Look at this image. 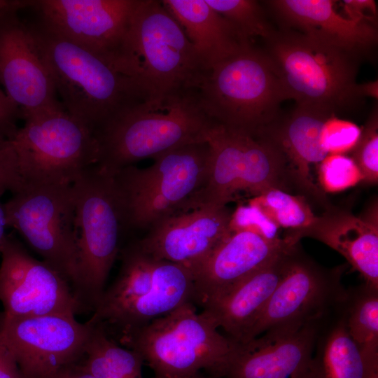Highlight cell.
<instances>
[{
  "mask_svg": "<svg viewBox=\"0 0 378 378\" xmlns=\"http://www.w3.org/2000/svg\"><path fill=\"white\" fill-rule=\"evenodd\" d=\"M346 268V263L321 265L298 243L282 279L241 343L273 328L303 325L330 315L346 296L342 277Z\"/></svg>",
  "mask_w": 378,
  "mask_h": 378,
  "instance_id": "cell-13",
  "label": "cell"
},
{
  "mask_svg": "<svg viewBox=\"0 0 378 378\" xmlns=\"http://www.w3.org/2000/svg\"><path fill=\"white\" fill-rule=\"evenodd\" d=\"M194 378H218V377H214V376H211V377H204V376H202L200 374H197V376H195Z\"/></svg>",
  "mask_w": 378,
  "mask_h": 378,
  "instance_id": "cell-43",
  "label": "cell"
},
{
  "mask_svg": "<svg viewBox=\"0 0 378 378\" xmlns=\"http://www.w3.org/2000/svg\"><path fill=\"white\" fill-rule=\"evenodd\" d=\"M214 124L200 106L195 90L144 100L118 113L94 133L99 147L96 165L113 176L141 160L207 142Z\"/></svg>",
  "mask_w": 378,
  "mask_h": 378,
  "instance_id": "cell-1",
  "label": "cell"
},
{
  "mask_svg": "<svg viewBox=\"0 0 378 378\" xmlns=\"http://www.w3.org/2000/svg\"><path fill=\"white\" fill-rule=\"evenodd\" d=\"M0 301L6 316L73 314L82 307L69 281L32 257L13 235L0 248Z\"/></svg>",
  "mask_w": 378,
  "mask_h": 378,
  "instance_id": "cell-17",
  "label": "cell"
},
{
  "mask_svg": "<svg viewBox=\"0 0 378 378\" xmlns=\"http://www.w3.org/2000/svg\"><path fill=\"white\" fill-rule=\"evenodd\" d=\"M334 115L296 105L289 114L280 115L255 135L268 139L283 155L293 189L324 211L333 204L326 192L314 183L311 167L328 155L321 144V133L327 119Z\"/></svg>",
  "mask_w": 378,
  "mask_h": 378,
  "instance_id": "cell-20",
  "label": "cell"
},
{
  "mask_svg": "<svg viewBox=\"0 0 378 378\" xmlns=\"http://www.w3.org/2000/svg\"><path fill=\"white\" fill-rule=\"evenodd\" d=\"M326 317L273 328L248 342L237 343L223 377L312 378L316 340Z\"/></svg>",
  "mask_w": 378,
  "mask_h": 378,
  "instance_id": "cell-18",
  "label": "cell"
},
{
  "mask_svg": "<svg viewBox=\"0 0 378 378\" xmlns=\"http://www.w3.org/2000/svg\"><path fill=\"white\" fill-rule=\"evenodd\" d=\"M296 239H316L341 254L364 283L378 288V206L374 200L360 216L351 209L332 205Z\"/></svg>",
  "mask_w": 378,
  "mask_h": 378,
  "instance_id": "cell-22",
  "label": "cell"
},
{
  "mask_svg": "<svg viewBox=\"0 0 378 378\" xmlns=\"http://www.w3.org/2000/svg\"><path fill=\"white\" fill-rule=\"evenodd\" d=\"M52 378H56V377H52Z\"/></svg>",
  "mask_w": 378,
  "mask_h": 378,
  "instance_id": "cell-44",
  "label": "cell"
},
{
  "mask_svg": "<svg viewBox=\"0 0 378 378\" xmlns=\"http://www.w3.org/2000/svg\"><path fill=\"white\" fill-rule=\"evenodd\" d=\"M319 186L324 192H337L361 182L354 160L344 154H329L318 167Z\"/></svg>",
  "mask_w": 378,
  "mask_h": 378,
  "instance_id": "cell-32",
  "label": "cell"
},
{
  "mask_svg": "<svg viewBox=\"0 0 378 378\" xmlns=\"http://www.w3.org/2000/svg\"><path fill=\"white\" fill-rule=\"evenodd\" d=\"M206 72L162 1L139 0L126 39L125 74L135 81L144 99L196 90Z\"/></svg>",
  "mask_w": 378,
  "mask_h": 378,
  "instance_id": "cell-5",
  "label": "cell"
},
{
  "mask_svg": "<svg viewBox=\"0 0 378 378\" xmlns=\"http://www.w3.org/2000/svg\"><path fill=\"white\" fill-rule=\"evenodd\" d=\"M56 378H95L82 365H75L56 376Z\"/></svg>",
  "mask_w": 378,
  "mask_h": 378,
  "instance_id": "cell-39",
  "label": "cell"
},
{
  "mask_svg": "<svg viewBox=\"0 0 378 378\" xmlns=\"http://www.w3.org/2000/svg\"><path fill=\"white\" fill-rule=\"evenodd\" d=\"M297 244L284 236L270 241L249 231H231L192 271L195 302L202 305L223 293Z\"/></svg>",
  "mask_w": 378,
  "mask_h": 378,
  "instance_id": "cell-21",
  "label": "cell"
},
{
  "mask_svg": "<svg viewBox=\"0 0 378 378\" xmlns=\"http://www.w3.org/2000/svg\"><path fill=\"white\" fill-rule=\"evenodd\" d=\"M24 185L18 154L11 140L0 139V199L6 192L13 194Z\"/></svg>",
  "mask_w": 378,
  "mask_h": 378,
  "instance_id": "cell-35",
  "label": "cell"
},
{
  "mask_svg": "<svg viewBox=\"0 0 378 378\" xmlns=\"http://www.w3.org/2000/svg\"><path fill=\"white\" fill-rule=\"evenodd\" d=\"M3 204L7 226L74 286L78 251L71 184H25Z\"/></svg>",
  "mask_w": 378,
  "mask_h": 378,
  "instance_id": "cell-12",
  "label": "cell"
},
{
  "mask_svg": "<svg viewBox=\"0 0 378 378\" xmlns=\"http://www.w3.org/2000/svg\"><path fill=\"white\" fill-rule=\"evenodd\" d=\"M139 2V0H23V8L36 12L38 20L51 31L125 74L126 39Z\"/></svg>",
  "mask_w": 378,
  "mask_h": 378,
  "instance_id": "cell-14",
  "label": "cell"
},
{
  "mask_svg": "<svg viewBox=\"0 0 378 378\" xmlns=\"http://www.w3.org/2000/svg\"><path fill=\"white\" fill-rule=\"evenodd\" d=\"M345 17L377 27V8L372 0H345L342 1Z\"/></svg>",
  "mask_w": 378,
  "mask_h": 378,
  "instance_id": "cell-37",
  "label": "cell"
},
{
  "mask_svg": "<svg viewBox=\"0 0 378 378\" xmlns=\"http://www.w3.org/2000/svg\"><path fill=\"white\" fill-rule=\"evenodd\" d=\"M265 42L263 51L287 99L296 105L336 114L362 98L356 83V55L284 27Z\"/></svg>",
  "mask_w": 378,
  "mask_h": 378,
  "instance_id": "cell-4",
  "label": "cell"
},
{
  "mask_svg": "<svg viewBox=\"0 0 378 378\" xmlns=\"http://www.w3.org/2000/svg\"><path fill=\"white\" fill-rule=\"evenodd\" d=\"M268 5L283 27L298 29L360 57L377 43V27L336 12L331 0H272Z\"/></svg>",
  "mask_w": 378,
  "mask_h": 378,
  "instance_id": "cell-23",
  "label": "cell"
},
{
  "mask_svg": "<svg viewBox=\"0 0 378 378\" xmlns=\"http://www.w3.org/2000/svg\"><path fill=\"white\" fill-rule=\"evenodd\" d=\"M349 156L362 176L361 182L374 185L378 182V113L372 111Z\"/></svg>",
  "mask_w": 378,
  "mask_h": 378,
  "instance_id": "cell-31",
  "label": "cell"
},
{
  "mask_svg": "<svg viewBox=\"0 0 378 378\" xmlns=\"http://www.w3.org/2000/svg\"><path fill=\"white\" fill-rule=\"evenodd\" d=\"M6 214L4 204L0 201V248L6 237V227H7Z\"/></svg>",
  "mask_w": 378,
  "mask_h": 378,
  "instance_id": "cell-41",
  "label": "cell"
},
{
  "mask_svg": "<svg viewBox=\"0 0 378 378\" xmlns=\"http://www.w3.org/2000/svg\"><path fill=\"white\" fill-rule=\"evenodd\" d=\"M205 1L212 8L230 21L251 41L253 37H260L265 41L276 31L269 22L263 8L257 1Z\"/></svg>",
  "mask_w": 378,
  "mask_h": 378,
  "instance_id": "cell-30",
  "label": "cell"
},
{
  "mask_svg": "<svg viewBox=\"0 0 378 378\" xmlns=\"http://www.w3.org/2000/svg\"><path fill=\"white\" fill-rule=\"evenodd\" d=\"M209 156L207 142L192 144L154 158L148 167L129 165L114 174L127 227L150 228L181 213L206 181Z\"/></svg>",
  "mask_w": 378,
  "mask_h": 378,
  "instance_id": "cell-10",
  "label": "cell"
},
{
  "mask_svg": "<svg viewBox=\"0 0 378 378\" xmlns=\"http://www.w3.org/2000/svg\"><path fill=\"white\" fill-rule=\"evenodd\" d=\"M93 325L82 366L95 378H144L141 356L118 345L100 325Z\"/></svg>",
  "mask_w": 378,
  "mask_h": 378,
  "instance_id": "cell-28",
  "label": "cell"
},
{
  "mask_svg": "<svg viewBox=\"0 0 378 378\" xmlns=\"http://www.w3.org/2000/svg\"><path fill=\"white\" fill-rule=\"evenodd\" d=\"M361 129L351 121L330 116L326 121L321 133V144L328 154L350 152L356 144Z\"/></svg>",
  "mask_w": 378,
  "mask_h": 378,
  "instance_id": "cell-34",
  "label": "cell"
},
{
  "mask_svg": "<svg viewBox=\"0 0 378 378\" xmlns=\"http://www.w3.org/2000/svg\"><path fill=\"white\" fill-rule=\"evenodd\" d=\"M358 92L360 97H378V82L377 80L370 81L365 83L358 84Z\"/></svg>",
  "mask_w": 378,
  "mask_h": 378,
  "instance_id": "cell-40",
  "label": "cell"
},
{
  "mask_svg": "<svg viewBox=\"0 0 378 378\" xmlns=\"http://www.w3.org/2000/svg\"><path fill=\"white\" fill-rule=\"evenodd\" d=\"M8 1L7 0H0V10L8 5Z\"/></svg>",
  "mask_w": 378,
  "mask_h": 378,
  "instance_id": "cell-42",
  "label": "cell"
},
{
  "mask_svg": "<svg viewBox=\"0 0 378 378\" xmlns=\"http://www.w3.org/2000/svg\"><path fill=\"white\" fill-rule=\"evenodd\" d=\"M195 92L211 120L254 136L280 115L287 99L266 54L253 44L214 65Z\"/></svg>",
  "mask_w": 378,
  "mask_h": 378,
  "instance_id": "cell-7",
  "label": "cell"
},
{
  "mask_svg": "<svg viewBox=\"0 0 378 378\" xmlns=\"http://www.w3.org/2000/svg\"><path fill=\"white\" fill-rule=\"evenodd\" d=\"M296 245V244H295ZM294 245L202 306L226 336L241 343L282 279Z\"/></svg>",
  "mask_w": 378,
  "mask_h": 378,
  "instance_id": "cell-24",
  "label": "cell"
},
{
  "mask_svg": "<svg viewBox=\"0 0 378 378\" xmlns=\"http://www.w3.org/2000/svg\"><path fill=\"white\" fill-rule=\"evenodd\" d=\"M230 231H249L270 241H277L282 237L281 228L255 202L239 205L232 213L230 223Z\"/></svg>",
  "mask_w": 378,
  "mask_h": 378,
  "instance_id": "cell-33",
  "label": "cell"
},
{
  "mask_svg": "<svg viewBox=\"0 0 378 378\" xmlns=\"http://www.w3.org/2000/svg\"><path fill=\"white\" fill-rule=\"evenodd\" d=\"M208 71L214 65L253 44L205 0H163Z\"/></svg>",
  "mask_w": 378,
  "mask_h": 378,
  "instance_id": "cell-25",
  "label": "cell"
},
{
  "mask_svg": "<svg viewBox=\"0 0 378 378\" xmlns=\"http://www.w3.org/2000/svg\"><path fill=\"white\" fill-rule=\"evenodd\" d=\"M312 378H378V363L368 358L353 341L337 308L318 331Z\"/></svg>",
  "mask_w": 378,
  "mask_h": 378,
  "instance_id": "cell-26",
  "label": "cell"
},
{
  "mask_svg": "<svg viewBox=\"0 0 378 378\" xmlns=\"http://www.w3.org/2000/svg\"><path fill=\"white\" fill-rule=\"evenodd\" d=\"M11 140L25 184H72L96 165L94 133L64 108L27 117Z\"/></svg>",
  "mask_w": 378,
  "mask_h": 378,
  "instance_id": "cell-11",
  "label": "cell"
},
{
  "mask_svg": "<svg viewBox=\"0 0 378 378\" xmlns=\"http://www.w3.org/2000/svg\"><path fill=\"white\" fill-rule=\"evenodd\" d=\"M0 378H22L17 364L0 332Z\"/></svg>",
  "mask_w": 378,
  "mask_h": 378,
  "instance_id": "cell-38",
  "label": "cell"
},
{
  "mask_svg": "<svg viewBox=\"0 0 378 378\" xmlns=\"http://www.w3.org/2000/svg\"><path fill=\"white\" fill-rule=\"evenodd\" d=\"M94 325L73 314H3L0 332L22 378H52L83 358Z\"/></svg>",
  "mask_w": 378,
  "mask_h": 378,
  "instance_id": "cell-15",
  "label": "cell"
},
{
  "mask_svg": "<svg viewBox=\"0 0 378 378\" xmlns=\"http://www.w3.org/2000/svg\"><path fill=\"white\" fill-rule=\"evenodd\" d=\"M227 206H202L167 217L137 243L148 255L191 272L230 233Z\"/></svg>",
  "mask_w": 378,
  "mask_h": 378,
  "instance_id": "cell-19",
  "label": "cell"
},
{
  "mask_svg": "<svg viewBox=\"0 0 378 378\" xmlns=\"http://www.w3.org/2000/svg\"><path fill=\"white\" fill-rule=\"evenodd\" d=\"M195 298L188 268L152 258L136 241L122 249L118 276L104 290L89 321L111 328L121 342L182 304L195 302Z\"/></svg>",
  "mask_w": 378,
  "mask_h": 378,
  "instance_id": "cell-3",
  "label": "cell"
},
{
  "mask_svg": "<svg viewBox=\"0 0 378 378\" xmlns=\"http://www.w3.org/2000/svg\"><path fill=\"white\" fill-rule=\"evenodd\" d=\"M20 9L22 1L14 0L0 10V83L24 119L64 107Z\"/></svg>",
  "mask_w": 378,
  "mask_h": 378,
  "instance_id": "cell-16",
  "label": "cell"
},
{
  "mask_svg": "<svg viewBox=\"0 0 378 378\" xmlns=\"http://www.w3.org/2000/svg\"><path fill=\"white\" fill-rule=\"evenodd\" d=\"M257 204L281 229H285L284 236L294 242H300L295 236L310 226L315 220L308 201L301 195H294L280 189H270L253 197Z\"/></svg>",
  "mask_w": 378,
  "mask_h": 378,
  "instance_id": "cell-29",
  "label": "cell"
},
{
  "mask_svg": "<svg viewBox=\"0 0 378 378\" xmlns=\"http://www.w3.org/2000/svg\"><path fill=\"white\" fill-rule=\"evenodd\" d=\"M78 251L74 293L94 309L120 252L122 233L127 229L122 197L113 176L96 165L72 183Z\"/></svg>",
  "mask_w": 378,
  "mask_h": 378,
  "instance_id": "cell-8",
  "label": "cell"
},
{
  "mask_svg": "<svg viewBox=\"0 0 378 378\" xmlns=\"http://www.w3.org/2000/svg\"><path fill=\"white\" fill-rule=\"evenodd\" d=\"M20 118L22 119V113L20 107L0 88V139H13Z\"/></svg>",
  "mask_w": 378,
  "mask_h": 378,
  "instance_id": "cell-36",
  "label": "cell"
},
{
  "mask_svg": "<svg viewBox=\"0 0 378 378\" xmlns=\"http://www.w3.org/2000/svg\"><path fill=\"white\" fill-rule=\"evenodd\" d=\"M206 314L186 302L120 342L136 352L153 378H194L204 370L223 376L237 342L220 332Z\"/></svg>",
  "mask_w": 378,
  "mask_h": 378,
  "instance_id": "cell-6",
  "label": "cell"
},
{
  "mask_svg": "<svg viewBox=\"0 0 378 378\" xmlns=\"http://www.w3.org/2000/svg\"><path fill=\"white\" fill-rule=\"evenodd\" d=\"M207 143L206 181L182 212L202 206L225 207L241 194L253 198L273 188L288 192L293 189L286 160L268 139L215 123Z\"/></svg>",
  "mask_w": 378,
  "mask_h": 378,
  "instance_id": "cell-9",
  "label": "cell"
},
{
  "mask_svg": "<svg viewBox=\"0 0 378 378\" xmlns=\"http://www.w3.org/2000/svg\"><path fill=\"white\" fill-rule=\"evenodd\" d=\"M337 310L361 352L378 363V288L363 283L347 289Z\"/></svg>",
  "mask_w": 378,
  "mask_h": 378,
  "instance_id": "cell-27",
  "label": "cell"
},
{
  "mask_svg": "<svg viewBox=\"0 0 378 378\" xmlns=\"http://www.w3.org/2000/svg\"><path fill=\"white\" fill-rule=\"evenodd\" d=\"M65 110L94 133L144 97L130 76L51 31L29 23Z\"/></svg>",
  "mask_w": 378,
  "mask_h": 378,
  "instance_id": "cell-2",
  "label": "cell"
}]
</instances>
